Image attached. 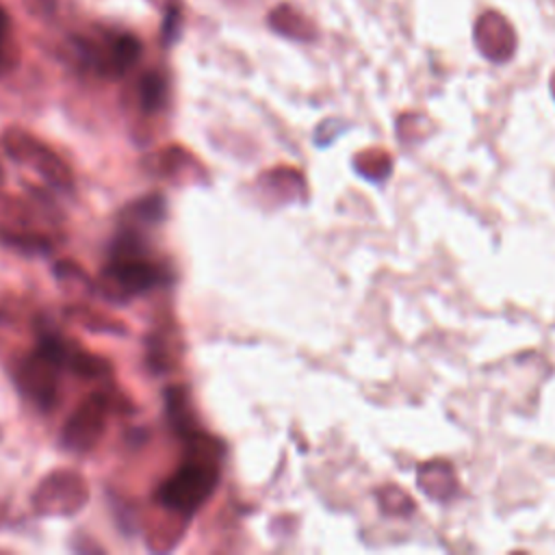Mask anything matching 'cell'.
I'll use <instances>...</instances> for the list:
<instances>
[{"mask_svg": "<svg viewBox=\"0 0 555 555\" xmlns=\"http://www.w3.org/2000/svg\"><path fill=\"white\" fill-rule=\"evenodd\" d=\"M0 243L24 256H48L56 247L52 234L37 230L35 225H17V223L0 225Z\"/></svg>", "mask_w": 555, "mask_h": 555, "instance_id": "cell-9", "label": "cell"}, {"mask_svg": "<svg viewBox=\"0 0 555 555\" xmlns=\"http://www.w3.org/2000/svg\"><path fill=\"white\" fill-rule=\"evenodd\" d=\"M13 65V48H11V20L7 11L0 7V74Z\"/></svg>", "mask_w": 555, "mask_h": 555, "instance_id": "cell-18", "label": "cell"}, {"mask_svg": "<svg viewBox=\"0 0 555 555\" xmlns=\"http://www.w3.org/2000/svg\"><path fill=\"white\" fill-rule=\"evenodd\" d=\"M89 501V483L74 468L50 470L33 490L30 503L41 518H69L85 509Z\"/></svg>", "mask_w": 555, "mask_h": 555, "instance_id": "cell-5", "label": "cell"}, {"mask_svg": "<svg viewBox=\"0 0 555 555\" xmlns=\"http://www.w3.org/2000/svg\"><path fill=\"white\" fill-rule=\"evenodd\" d=\"M473 37H475L477 50L494 63H505L516 50V33L512 24L503 13L494 9L483 11L475 20Z\"/></svg>", "mask_w": 555, "mask_h": 555, "instance_id": "cell-8", "label": "cell"}, {"mask_svg": "<svg viewBox=\"0 0 555 555\" xmlns=\"http://www.w3.org/2000/svg\"><path fill=\"white\" fill-rule=\"evenodd\" d=\"M167 217V199L160 193L143 195L121 210V228L145 232L152 225H158Z\"/></svg>", "mask_w": 555, "mask_h": 555, "instance_id": "cell-11", "label": "cell"}, {"mask_svg": "<svg viewBox=\"0 0 555 555\" xmlns=\"http://www.w3.org/2000/svg\"><path fill=\"white\" fill-rule=\"evenodd\" d=\"M0 145L15 163L35 169L52 189L61 193L74 191V173L69 165L33 132L20 126H9L0 134Z\"/></svg>", "mask_w": 555, "mask_h": 555, "instance_id": "cell-4", "label": "cell"}, {"mask_svg": "<svg viewBox=\"0 0 555 555\" xmlns=\"http://www.w3.org/2000/svg\"><path fill=\"white\" fill-rule=\"evenodd\" d=\"M108 410H113L108 390L89 392L63 423L61 447L74 455L91 453L104 436Z\"/></svg>", "mask_w": 555, "mask_h": 555, "instance_id": "cell-6", "label": "cell"}, {"mask_svg": "<svg viewBox=\"0 0 555 555\" xmlns=\"http://www.w3.org/2000/svg\"><path fill=\"white\" fill-rule=\"evenodd\" d=\"M65 369L72 371L76 377L89 379V382H111L113 379V364L108 358L100 353L85 351L78 343L67 353Z\"/></svg>", "mask_w": 555, "mask_h": 555, "instance_id": "cell-13", "label": "cell"}, {"mask_svg": "<svg viewBox=\"0 0 555 555\" xmlns=\"http://www.w3.org/2000/svg\"><path fill=\"white\" fill-rule=\"evenodd\" d=\"M145 362L156 375L171 371V366H173L171 338L160 332H152V336L145 343Z\"/></svg>", "mask_w": 555, "mask_h": 555, "instance_id": "cell-16", "label": "cell"}, {"mask_svg": "<svg viewBox=\"0 0 555 555\" xmlns=\"http://www.w3.org/2000/svg\"><path fill=\"white\" fill-rule=\"evenodd\" d=\"M223 2L236 4V7H245V4H251V2H256V0H223Z\"/></svg>", "mask_w": 555, "mask_h": 555, "instance_id": "cell-19", "label": "cell"}, {"mask_svg": "<svg viewBox=\"0 0 555 555\" xmlns=\"http://www.w3.org/2000/svg\"><path fill=\"white\" fill-rule=\"evenodd\" d=\"M65 314L76 325L93 332V334H111V336H126L128 325L111 314H104L87 304H72L65 308Z\"/></svg>", "mask_w": 555, "mask_h": 555, "instance_id": "cell-14", "label": "cell"}, {"mask_svg": "<svg viewBox=\"0 0 555 555\" xmlns=\"http://www.w3.org/2000/svg\"><path fill=\"white\" fill-rule=\"evenodd\" d=\"M169 102V80L160 69H147L137 82V106L143 115L160 113Z\"/></svg>", "mask_w": 555, "mask_h": 555, "instance_id": "cell-12", "label": "cell"}, {"mask_svg": "<svg viewBox=\"0 0 555 555\" xmlns=\"http://www.w3.org/2000/svg\"><path fill=\"white\" fill-rule=\"evenodd\" d=\"M184 462L156 488L154 503L160 512L186 522L215 492L219 483V442L208 434L184 440Z\"/></svg>", "mask_w": 555, "mask_h": 555, "instance_id": "cell-1", "label": "cell"}, {"mask_svg": "<svg viewBox=\"0 0 555 555\" xmlns=\"http://www.w3.org/2000/svg\"><path fill=\"white\" fill-rule=\"evenodd\" d=\"M61 371L63 366L54 358L35 347L15 362L13 379L24 399H28L41 412H48L59 401Z\"/></svg>", "mask_w": 555, "mask_h": 555, "instance_id": "cell-7", "label": "cell"}, {"mask_svg": "<svg viewBox=\"0 0 555 555\" xmlns=\"http://www.w3.org/2000/svg\"><path fill=\"white\" fill-rule=\"evenodd\" d=\"M267 24L278 35L295 41H314L319 37L317 24L291 2L275 4L267 15Z\"/></svg>", "mask_w": 555, "mask_h": 555, "instance_id": "cell-10", "label": "cell"}, {"mask_svg": "<svg viewBox=\"0 0 555 555\" xmlns=\"http://www.w3.org/2000/svg\"><path fill=\"white\" fill-rule=\"evenodd\" d=\"M74 50L82 67L115 80L134 67L141 56V41L128 30H102L95 37H76Z\"/></svg>", "mask_w": 555, "mask_h": 555, "instance_id": "cell-3", "label": "cell"}, {"mask_svg": "<svg viewBox=\"0 0 555 555\" xmlns=\"http://www.w3.org/2000/svg\"><path fill=\"white\" fill-rule=\"evenodd\" d=\"M52 271H54V278L56 282L69 291V293H82L87 297L95 295L98 288H95V280L76 262V260H69V258H63V260H56L52 264Z\"/></svg>", "mask_w": 555, "mask_h": 555, "instance_id": "cell-15", "label": "cell"}, {"mask_svg": "<svg viewBox=\"0 0 555 555\" xmlns=\"http://www.w3.org/2000/svg\"><path fill=\"white\" fill-rule=\"evenodd\" d=\"M167 280V271L147 254L143 232L119 228L108 260L95 278L98 293L113 304H128Z\"/></svg>", "mask_w": 555, "mask_h": 555, "instance_id": "cell-2", "label": "cell"}, {"mask_svg": "<svg viewBox=\"0 0 555 555\" xmlns=\"http://www.w3.org/2000/svg\"><path fill=\"white\" fill-rule=\"evenodd\" d=\"M163 9V28H160V39L163 46H171L182 30V20H184V4L182 0H165L160 2Z\"/></svg>", "mask_w": 555, "mask_h": 555, "instance_id": "cell-17", "label": "cell"}]
</instances>
